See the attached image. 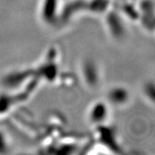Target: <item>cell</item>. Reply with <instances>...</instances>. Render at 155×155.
<instances>
[{
    "label": "cell",
    "instance_id": "cell-2",
    "mask_svg": "<svg viewBox=\"0 0 155 155\" xmlns=\"http://www.w3.org/2000/svg\"><path fill=\"white\" fill-rule=\"evenodd\" d=\"M128 91L123 87H115L108 93V98L114 105L122 106L129 101Z\"/></svg>",
    "mask_w": 155,
    "mask_h": 155
},
{
    "label": "cell",
    "instance_id": "cell-1",
    "mask_svg": "<svg viewBox=\"0 0 155 155\" xmlns=\"http://www.w3.org/2000/svg\"><path fill=\"white\" fill-rule=\"evenodd\" d=\"M108 117V107L105 103L97 102L94 104L90 112H89V119L93 124H101L106 120Z\"/></svg>",
    "mask_w": 155,
    "mask_h": 155
}]
</instances>
